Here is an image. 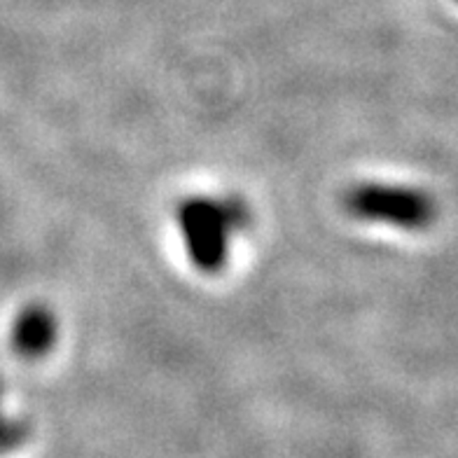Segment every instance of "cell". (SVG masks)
I'll return each mask as SVG.
<instances>
[{"label": "cell", "instance_id": "1", "mask_svg": "<svg viewBox=\"0 0 458 458\" xmlns=\"http://www.w3.org/2000/svg\"><path fill=\"white\" fill-rule=\"evenodd\" d=\"M175 229L194 269L223 272L236 239L250 223L248 206L236 197L192 194L175 206Z\"/></svg>", "mask_w": 458, "mask_h": 458}, {"label": "cell", "instance_id": "2", "mask_svg": "<svg viewBox=\"0 0 458 458\" xmlns=\"http://www.w3.org/2000/svg\"><path fill=\"white\" fill-rule=\"evenodd\" d=\"M344 208L360 223L398 229H421L433 220V201L416 187L360 182L344 197Z\"/></svg>", "mask_w": 458, "mask_h": 458}, {"label": "cell", "instance_id": "3", "mask_svg": "<svg viewBox=\"0 0 458 458\" xmlns=\"http://www.w3.org/2000/svg\"><path fill=\"white\" fill-rule=\"evenodd\" d=\"M59 339V320L45 304H29L10 327V344L21 358H43Z\"/></svg>", "mask_w": 458, "mask_h": 458}, {"label": "cell", "instance_id": "4", "mask_svg": "<svg viewBox=\"0 0 458 458\" xmlns=\"http://www.w3.org/2000/svg\"><path fill=\"white\" fill-rule=\"evenodd\" d=\"M26 437L24 421L13 416V411L7 410L5 391L0 386V454H7L17 449L21 440Z\"/></svg>", "mask_w": 458, "mask_h": 458}]
</instances>
